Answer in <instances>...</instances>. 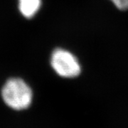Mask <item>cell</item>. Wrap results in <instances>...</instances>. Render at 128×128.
I'll return each instance as SVG.
<instances>
[{
    "label": "cell",
    "instance_id": "6da1fadb",
    "mask_svg": "<svg viewBox=\"0 0 128 128\" xmlns=\"http://www.w3.org/2000/svg\"><path fill=\"white\" fill-rule=\"evenodd\" d=\"M2 96L6 105L16 110L27 108L32 101L31 88L20 78H11L7 80L2 88Z\"/></svg>",
    "mask_w": 128,
    "mask_h": 128
},
{
    "label": "cell",
    "instance_id": "7a4b0ae2",
    "mask_svg": "<svg viewBox=\"0 0 128 128\" xmlns=\"http://www.w3.org/2000/svg\"><path fill=\"white\" fill-rule=\"evenodd\" d=\"M50 66L56 74L62 78H76L82 72L81 64L76 56L62 48H56L52 52Z\"/></svg>",
    "mask_w": 128,
    "mask_h": 128
},
{
    "label": "cell",
    "instance_id": "3957f363",
    "mask_svg": "<svg viewBox=\"0 0 128 128\" xmlns=\"http://www.w3.org/2000/svg\"><path fill=\"white\" fill-rule=\"evenodd\" d=\"M41 0H18V7L22 14L31 18L41 8Z\"/></svg>",
    "mask_w": 128,
    "mask_h": 128
},
{
    "label": "cell",
    "instance_id": "277c9868",
    "mask_svg": "<svg viewBox=\"0 0 128 128\" xmlns=\"http://www.w3.org/2000/svg\"><path fill=\"white\" fill-rule=\"evenodd\" d=\"M112 4L120 11L128 10V0H110Z\"/></svg>",
    "mask_w": 128,
    "mask_h": 128
}]
</instances>
